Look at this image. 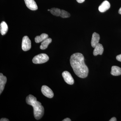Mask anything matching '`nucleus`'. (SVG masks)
<instances>
[{
  "mask_svg": "<svg viewBox=\"0 0 121 121\" xmlns=\"http://www.w3.org/2000/svg\"><path fill=\"white\" fill-rule=\"evenodd\" d=\"M111 74L112 75L114 76L121 75V68L117 66H113L111 67Z\"/></svg>",
  "mask_w": 121,
  "mask_h": 121,
  "instance_id": "nucleus-12",
  "label": "nucleus"
},
{
  "mask_svg": "<svg viewBox=\"0 0 121 121\" xmlns=\"http://www.w3.org/2000/svg\"><path fill=\"white\" fill-rule=\"evenodd\" d=\"M8 30V25L6 22L4 21H2L0 25V31L1 34L2 35H4L6 34Z\"/></svg>",
  "mask_w": 121,
  "mask_h": 121,
  "instance_id": "nucleus-13",
  "label": "nucleus"
},
{
  "mask_svg": "<svg viewBox=\"0 0 121 121\" xmlns=\"http://www.w3.org/2000/svg\"><path fill=\"white\" fill-rule=\"evenodd\" d=\"M110 7V5L109 2L108 1L105 0L99 7V10L100 12H104L109 9Z\"/></svg>",
  "mask_w": 121,
  "mask_h": 121,
  "instance_id": "nucleus-8",
  "label": "nucleus"
},
{
  "mask_svg": "<svg viewBox=\"0 0 121 121\" xmlns=\"http://www.w3.org/2000/svg\"><path fill=\"white\" fill-rule=\"evenodd\" d=\"M118 13L121 15V7L119 9V11H118Z\"/></svg>",
  "mask_w": 121,
  "mask_h": 121,
  "instance_id": "nucleus-23",
  "label": "nucleus"
},
{
  "mask_svg": "<svg viewBox=\"0 0 121 121\" xmlns=\"http://www.w3.org/2000/svg\"><path fill=\"white\" fill-rule=\"evenodd\" d=\"M51 13L56 16H60L61 12V10L59 9L56 8H53L50 9Z\"/></svg>",
  "mask_w": 121,
  "mask_h": 121,
  "instance_id": "nucleus-16",
  "label": "nucleus"
},
{
  "mask_svg": "<svg viewBox=\"0 0 121 121\" xmlns=\"http://www.w3.org/2000/svg\"><path fill=\"white\" fill-rule=\"evenodd\" d=\"M41 91L44 96L49 98H52L54 97V94L52 90L47 86H43L41 87Z\"/></svg>",
  "mask_w": 121,
  "mask_h": 121,
  "instance_id": "nucleus-5",
  "label": "nucleus"
},
{
  "mask_svg": "<svg viewBox=\"0 0 121 121\" xmlns=\"http://www.w3.org/2000/svg\"><path fill=\"white\" fill-rule=\"evenodd\" d=\"M104 51V48L102 45L99 43L97 44L95 48L93 54L95 56H97L98 55H102Z\"/></svg>",
  "mask_w": 121,
  "mask_h": 121,
  "instance_id": "nucleus-10",
  "label": "nucleus"
},
{
  "mask_svg": "<svg viewBox=\"0 0 121 121\" xmlns=\"http://www.w3.org/2000/svg\"><path fill=\"white\" fill-rule=\"evenodd\" d=\"M0 121H9V120L7 118H1L0 120Z\"/></svg>",
  "mask_w": 121,
  "mask_h": 121,
  "instance_id": "nucleus-19",
  "label": "nucleus"
},
{
  "mask_svg": "<svg viewBox=\"0 0 121 121\" xmlns=\"http://www.w3.org/2000/svg\"><path fill=\"white\" fill-rule=\"evenodd\" d=\"M60 16L62 18H68L70 16V15L69 13L67 11L62 9V10H61Z\"/></svg>",
  "mask_w": 121,
  "mask_h": 121,
  "instance_id": "nucleus-17",
  "label": "nucleus"
},
{
  "mask_svg": "<svg viewBox=\"0 0 121 121\" xmlns=\"http://www.w3.org/2000/svg\"><path fill=\"white\" fill-rule=\"evenodd\" d=\"M7 82L6 76L3 75L2 73H0V94H1L4 89L5 86Z\"/></svg>",
  "mask_w": 121,
  "mask_h": 121,
  "instance_id": "nucleus-11",
  "label": "nucleus"
},
{
  "mask_svg": "<svg viewBox=\"0 0 121 121\" xmlns=\"http://www.w3.org/2000/svg\"><path fill=\"white\" fill-rule=\"evenodd\" d=\"M26 6L32 11H35L38 9L37 5L34 0H24Z\"/></svg>",
  "mask_w": 121,
  "mask_h": 121,
  "instance_id": "nucleus-7",
  "label": "nucleus"
},
{
  "mask_svg": "<svg viewBox=\"0 0 121 121\" xmlns=\"http://www.w3.org/2000/svg\"><path fill=\"white\" fill-rule=\"evenodd\" d=\"M117 118L115 117H113L109 120V121H117Z\"/></svg>",
  "mask_w": 121,
  "mask_h": 121,
  "instance_id": "nucleus-20",
  "label": "nucleus"
},
{
  "mask_svg": "<svg viewBox=\"0 0 121 121\" xmlns=\"http://www.w3.org/2000/svg\"><path fill=\"white\" fill-rule=\"evenodd\" d=\"M116 59L117 60L121 62V54L117 56L116 57Z\"/></svg>",
  "mask_w": 121,
  "mask_h": 121,
  "instance_id": "nucleus-18",
  "label": "nucleus"
},
{
  "mask_svg": "<svg viewBox=\"0 0 121 121\" xmlns=\"http://www.w3.org/2000/svg\"><path fill=\"white\" fill-rule=\"evenodd\" d=\"M63 121H71V120L70 118H65L63 120Z\"/></svg>",
  "mask_w": 121,
  "mask_h": 121,
  "instance_id": "nucleus-21",
  "label": "nucleus"
},
{
  "mask_svg": "<svg viewBox=\"0 0 121 121\" xmlns=\"http://www.w3.org/2000/svg\"><path fill=\"white\" fill-rule=\"evenodd\" d=\"M77 2L79 3H82L84 2L85 0H76Z\"/></svg>",
  "mask_w": 121,
  "mask_h": 121,
  "instance_id": "nucleus-22",
  "label": "nucleus"
},
{
  "mask_svg": "<svg viewBox=\"0 0 121 121\" xmlns=\"http://www.w3.org/2000/svg\"><path fill=\"white\" fill-rule=\"evenodd\" d=\"M62 75L65 82L70 85H72L74 83V79L69 72L64 71L62 73Z\"/></svg>",
  "mask_w": 121,
  "mask_h": 121,
  "instance_id": "nucleus-6",
  "label": "nucleus"
},
{
  "mask_svg": "<svg viewBox=\"0 0 121 121\" xmlns=\"http://www.w3.org/2000/svg\"><path fill=\"white\" fill-rule=\"evenodd\" d=\"M84 57L79 52L72 54L70 58V63L74 72L79 78H86L89 73V69L84 63Z\"/></svg>",
  "mask_w": 121,
  "mask_h": 121,
  "instance_id": "nucleus-1",
  "label": "nucleus"
},
{
  "mask_svg": "<svg viewBox=\"0 0 121 121\" xmlns=\"http://www.w3.org/2000/svg\"><path fill=\"white\" fill-rule=\"evenodd\" d=\"M48 36L47 34L43 33L39 36H37L35 38V41L36 43H39L45 40L48 38Z\"/></svg>",
  "mask_w": 121,
  "mask_h": 121,
  "instance_id": "nucleus-15",
  "label": "nucleus"
},
{
  "mask_svg": "<svg viewBox=\"0 0 121 121\" xmlns=\"http://www.w3.org/2000/svg\"><path fill=\"white\" fill-rule=\"evenodd\" d=\"M26 102L28 105L32 106L35 118L37 120L41 119L44 114V108L41 103L37 100V99L32 95H29L26 98Z\"/></svg>",
  "mask_w": 121,
  "mask_h": 121,
  "instance_id": "nucleus-2",
  "label": "nucleus"
},
{
  "mask_svg": "<svg viewBox=\"0 0 121 121\" xmlns=\"http://www.w3.org/2000/svg\"><path fill=\"white\" fill-rule=\"evenodd\" d=\"M31 47V41L28 36H25L22 39V48L24 51H27L30 50Z\"/></svg>",
  "mask_w": 121,
  "mask_h": 121,
  "instance_id": "nucleus-4",
  "label": "nucleus"
},
{
  "mask_svg": "<svg viewBox=\"0 0 121 121\" xmlns=\"http://www.w3.org/2000/svg\"><path fill=\"white\" fill-rule=\"evenodd\" d=\"M49 57L45 54H41L35 56L32 59V62L35 64H41L47 62Z\"/></svg>",
  "mask_w": 121,
  "mask_h": 121,
  "instance_id": "nucleus-3",
  "label": "nucleus"
},
{
  "mask_svg": "<svg viewBox=\"0 0 121 121\" xmlns=\"http://www.w3.org/2000/svg\"><path fill=\"white\" fill-rule=\"evenodd\" d=\"M52 41V39L51 38H47L42 42L41 45L40 46V48L41 50H45L47 48L48 45L51 43Z\"/></svg>",
  "mask_w": 121,
  "mask_h": 121,
  "instance_id": "nucleus-14",
  "label": "nucleus"
},
{
  "mask_svg": "<svg viewBox=\"0 0 121 121\" xmlns=\"http://www.w3.org/2000/svg\"><path fill=\"white\" fill-rule=\"evenodd\" d=\"M48 11H50V9H48Z\"/></svg>",
  "mask_w": 121,
  "mask_h": 121,
  "instance_id": "nucleus-24",
  "label": "nucleus"
},
{
  "mask_svg": "<svg viewBox=\"0 0 121 121\" xmlns=\"http://www.w3.org/2000/svg\"><path fill=\"white\" fill-rule=\"evenodd\" d=\"M100 39L99 35L96 32H94L92 35V39H91V44L92 47L95 48L96 45L99 43V41Z\"/></svg>",
  "mask_w": 121,
  "mask_h": 121,
  "instance_id": "nucleus-9",
  "label": "nucleus"
}]
</instances>
